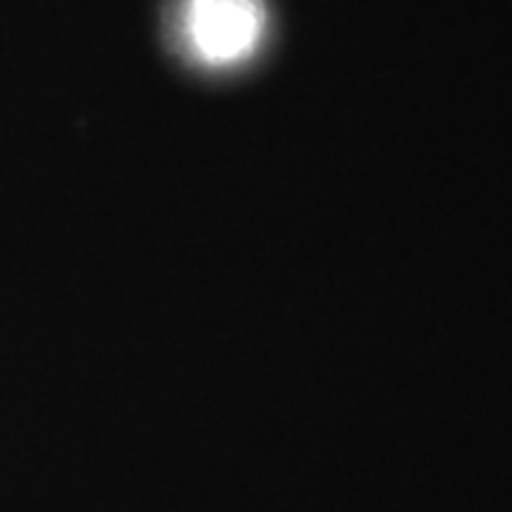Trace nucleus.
<instances>
[{"mask_svg":"<svg viewBox=\"0 0 512 512\" xmlns=\"http://www.w3.org/2000/svg\"><path fill=\"white\" fill-rule=\"evenodd\" d=\"M262 0H183L180 37L202 66L228 69L254 55L265 35Z\"/></svg>","mask_w":512,"mask_h":512,"instance_id":"nucleus-1","label":"nucleus"}]
</instances>
